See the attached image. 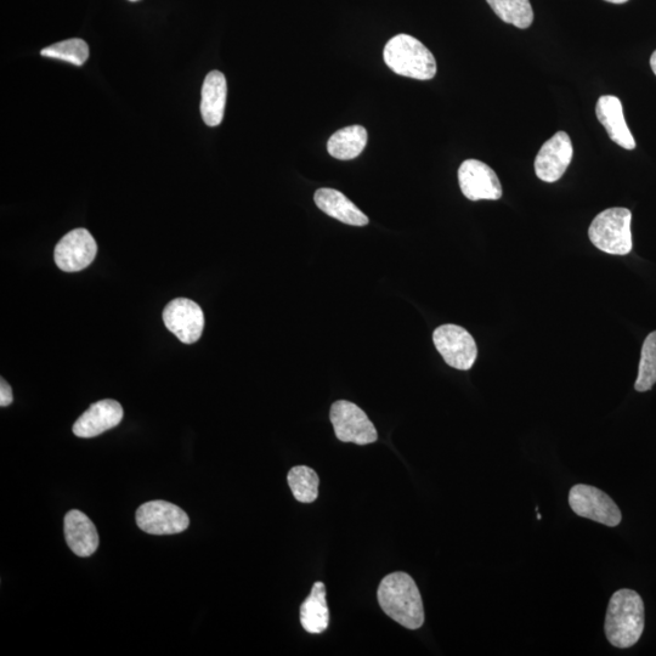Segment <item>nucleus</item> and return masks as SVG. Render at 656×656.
<instances>
[{
  "mask_svg": "<svg viewBox=\"0 0 656 656\" xmlns=\"http://www.w3.org/2000/svg\"><path fill=\"white\" fill-rule=\"evenodd\" d=\"M378 603L390 619L407 630H418L424 624V608L420 590L409 574L398 571L381 581Z\"/></svg>",
  "mask_w": 656,
  "mask_h": 656,
  "instance_id": "obj_1",
  "label": "nucleus"
},
{
  "mask_svg": "<svg viewBox=\"0 0 656 656\" xmlns=\"http://www.w3.org/2000/svg\"><path fill=\"white\" fill-rule=\"evenodd\" d=\"M604 629L612 646L621 649L635 646L644 630L641 596L632 590L615 592L610 598Z\"/></svg>",
  "mask_w": 656,
  "mask_h": 656,
  "instance_id": "obj_2",
  "label": "nucleus"
},
{
  "mask_svg": "<svg viewBox=\"0 0 656 656\" xmlns=\"http://www.w3.org/2000/svg\"><path fill=\"white\" fill-rule=\"evenodd\" d=\"M384 62L399 76L429 81L437 75V61L426 45L409 35L390 39L383 52Z\"/></svg>",
  "mask_w": 656,
  "mask_h": 656,
  "instance_id": "obj_3",
  "label": "nucleus"
},
{
  "mask_svg": "<svg viewBox=\"0 0 656 656\" xmlns=\"http://www.w3.org/2000/svg\"><path fill=\"white\" fill-rule=\"evenodd\" d=\"M632 213L627 208H609L593 219L588 236L598 250L614 256L632 251Z\"/></svg>",
  "mask_w": 656,
  "mask_h": 656,
  "instance_id": "obj_4",
  "label": "nucleus"
},
{
  "mask_svg": "<svg viewBox=\"0 0 656 656\" xmlns=\"http://www.w3.org/2000/svg\"><path fill=\"white\" fill-rule=\"evenodd\" d=\"M330 420L338 440L343 443L369 445L376 443L378 433L363 409L347 400H338L331 407Z\"/></svg>",
  "mask_w": 656,
  "mask_h": 656,
  "instance_id": "obj_5",
  "label": "nucleus"
},
{
  "mask_svg": "<svg viewBox=\"0 0 656 656\" xmlns=\"http://www.w3.org/2000/svg\"><path fill=\"white\" fill-rule=\"evenodd\" d=\"M569 505L579 517L601 523L605 527H618L622 516L612 497L595 486L578 484L569 492Z\"/></svg>",
  "mask_w": 656,
  "mask_h": 656,
  "instance_id": "obj_6",
  "label": "nucleus"
},
{
  "mask_svg": "<svg viewBox=\"0 0 656 656\" xmlns=\"http://www.w3.org/2000/svg\"><path fill=\"white\" fill-rule=\"evenodd\" d=\"M433 342L445 363L456 370H471L477 360V343L466 328L440 326L433 333Z\"/></svg>",
  "mask_w": 656,
  "mask_h": 656,
  "instance_id": "obj_7",
  "label": "nucleus"
},
{
  "mask_svg": "<svg viewBox=\"0 0 656 656\" xmlns=\"http://www.w3.org/2000/svg\"><path fill=\"white\" fill-rule=\"evenodd\" d=\"M138 527L151 535H174L189 528L190 519L182 508L166 501H151L137 511Z\"/></svg>",
  "mask_w": 656,
  "mask_h": 656,
  "instance_id": "obj_8",
  "label": "nucleus"
},
{
  "mask_svg": "<svg viewBox=\"0 0 656 656\" xmlns=\"http://www.w3.org/2000/svg\"><path fill=\"white\" fill-rule=\"evenodd\" d=\"M163 321L168 330L185 344L199 341L205 328V315L200 305L186 298L168 303L163 310Z\"/></svg>",
  "mask_w": 656,
  "mask_h": 656,
  "instance_id": "obj_9",
  "label": "nucleus"
},
{
  "mask_svg": "<svg viewBox=\"0 0 656 656\" xmlns=\"http://www.w3.org/2000/svg\"><path fill=\"white\" fill-rule=\"evenodd\" d=\"M98 253V245L87 229H76L62 237L55 247V263L66 273L89 267Z\"/></svg>",
  "mask_w": 656,
  "mask_h": 656,
  "instance_id": "obj_10",
  "label": "nucleus"
},
{
  "mask_svg": "<svg viewBox=\"0 0 656 656\" xmlns=\"http://www.w3.org/2000/svg\"><path fill=\"white\" fill-rule=\"evenodd\" d=\"M458 183L462 194L471 201L500 200L502 186L492 168L482 161L467 160L458 169Z\"/></svg>",
  "mask_w": 656,
  "mask_h": 656,
  "instance_id": "obj_11",
  "label": "nucleus"
},
{
  "mask_svg": "<svg viewBox=\"0 0 656 656\" xmlns=\"http://www.w3.org/2000/svg\"><path fill=\"white\" fill-rule=\"evenodd\" d=\"M574 147L569 135L558 132L541 147L535 160L537 178L545 183H556L570 166Z\"/></svg>",
  "mask_w": 656,
  "mask_h": 656,
  "instance_id": "obj_12",
  "label": "nucleus"
},
{
  "mask_svg": "<svg viewBox=\"0 0 656 656\" xmlns=\"http://www.w3.org/2000/svg\"><path fill=\"white\" fill-rule=\"evenodd\" d=\"M123 407L118 401L106 399L90 405L89 409L73 424V434L78 438H95L115 428L123 420Z\"/></svg>",
  "mask_w": 656,
  "mask_h": 656,
  "instance_id": "obj_13",
  "label": "nucleus"
},
{
  "mask_svg": "<svg viewBox=\"0 0 656 656\" xmlns=\"http://www.w3.org/2000/svg\"><path fill=\"white\" fill-rule=\"evenodd\" d=\"M598 121L607 130L609 138L626 150L636 147L635 138L631 133L624 117V109L619 98L613 95H604L598 99L596 106Z\"/></svg>",
  "mask_w": 656,
  "mask_h": 656,
  "instance_id": "obj_14",
  "label": "nucleus"
},
{
  "mask_svg": "<svg viewBox=\"0 0 656 656\" xmlns=\"http://www.w3.org/2000/svg\"><path fill=\"white\" fill-rule=\"evenodd\" d=\"M64 528L67 545L76 556L90 557L98 550V530L83 512L73 510L67 513Z\"/></svg>",
  "mask_w": 656,
  "mask_h": 656,
  "instance_id": "obj_15",
  "label": "nucleus"
},
{
  "mask_svg": "<svg viewBox=\"0 0 656 656\" xmlns=\"http://www.w3.org/2000/svg\"><path fill=\"white\" fill-rule=\"evenodd\" d=\"M314 201L322 212L339 220V222L353 226L369 224V218L341 191L327 188L319 189L315 192Z\"/></svg>",
  "mask_w": 656,
  "mask_h": 656,
  "instance_id": "obj_16",
  "label": "nucleus"
},
{
  "mask_svg": "<svg viewBox=\"0 0 656 656\" xmlns=\"http://www.w3.org/2000/svg\"><path fill=\"white\" fill-rule=\"evenodd\" d=\"M228 84L220 71L209 72L202 87L201 113L209 127H217L224 118Z\"/></svg>",
  "mask_w": 656,
  "mask_h": 656,
  "instance_id": "obj_17",
  "label": "nucleus"
},
{
  "mask_svg": "<svg viewBox=\"0 0 656 656\" xmlns=\"http://www.w3.org/2000/svg\"><path fill=\"white\" fill-rule=\"evenodd\" d=\"M301 624L303 629L313 635H320L330 625V609L326 599L324 582H315L311 588L310 596L305 599L301 607Z\"/></svg>",
  "mask_w": 656,
  "mask_h": 656,
  "instance_id": "obj_18",
  "label": "nucleus"
},
{
  "mask_svg": "<svg viewBox=\"0 0 656 656\" xmlns=\"http://www.w3.org/2000/svg\"><path fill=\"white\" fill-rule=\"evenodd\" d=\"M367 130L363 126H350L337 130L327 143V151L341 161L354 160L367 145Z\"/></svg>",
  "mask_w": 656,
  "mask_h": 656,
  "instance_id": "obj_19",
  "label": "nucleus"
},
{
  "mask_svg": "<svg viewBox=\"0 0 656 656\" xmlns=\"http://www.w3.org/2000/svg\"><path fill=\"white\" fill-rule=\"evenodd\" d=\"M494 13L499 18L510 24L525 30L534 21V10L531 8L530 0H486Z\"/></svg>",
  "mask_w": 656,
  "mask_h": 656,
  "instance_id": "obj_20",
  "label": "nucleus"
},
{
  "mask_svg": "<svg viewBox=\"0 0 656 656\" xmlns=\"http://www.w3.org/2000/svg\"><path fill=\"white\" fill-rule=\"evenodd\" d=\"M294 499L302 503H313L319 496L320 478L318 473L307 466H296L287 474Z\"/></svg>",
  "mask_w": 656,
  "mask_h": 656,
  "instance_id": "obj_21",
  "label": "nucleus"
},
{
  "mask_svg": "<svg viewBox=\"0 0 656 656\" xmlns=\"http://www.w3.org/2000/svg\"><path fill=\"white\" fill-rule=\"evenodd\" d=\"M656 383V331L650 333L643 343L638 377L635 384L637 392H648Z\"/></svg>",
  "mask_w": 656,
  "mask_h": 656,
  "instance_id": "obj_22",
  "label": "nucleus"
},
{
  "mask_svg": "<svg viewBox=\"0 0 656 656\" xmlns=\"http://www.w3.org/2000/svg\"><path fill=\"white\" fill-rule=\"evenodd\" d=\"M41 54L45 58L58 59L76 66H82L89 58V47L83 39L73 38L50 45V47L43 49Z\"/></svg>",
  "mask_w": 656,
  "mask_h": 656,
  "instance_id": "obj_23",
  "label": "nucleus"
},
{
  "mask_svg": "<svg viewBox=\"0 0 656 656\" xmlns=\"http://www.w3.org/2000/svg\"><path fill=\"white\" fill-rule=\"evenodd\" d=\"M13 400V390H11L9 383L2 378V381H0V406L7 407L13 403Z\"/></svg>",
  "mask_w": 656,
  "mask_h": 656,
  "instance_id": "obj_24",
  "label": "nucleus"
},
{
  "mask_svg": "<svg viewBox=\"0 0 656 656\" xmlns=\"http://www.w3.org/2000/svg\"><path fill=\"white\" fill-rule=\"evenodd\" d=\"M650 66H652V70L655 73L656 76V50L654 54L652 55V58H650Z\"/></svg>",
  "mask_w": 656,
  "mask_h": 656,
  "instance_id": "obj_25",
  "label": "nucleus"
},
{
  "mask_svg": "<svg viewBox=\"0 0 656 656\" xmlns=\"http://www.w3.org/2000/svg\"><path fill=\"white\" fill-rule=\"evenodd\" d=\"M605 2L612 3V4H624L626 2H629V0H605Z\"/></svg>",
  "mask_w": 656,
  "mask_h": 656,
  "instance_id": "obj_26",
  "label": "nucleus"
},
{
  "mask_svg": "<svg viewBox=\"0 0 656 656\" xmlns=\"http://www.w3.org/2000/svg\"><path fill=\"white\" fill-rule=\"evenodd\" d=\"M129 2H139V0H129Z\"/></svg>",
  "mask_w": 656,
  "mask_h": 656,
  "instance_id": "obj_27",
  "label": "nucleus"
}]
</instances>
